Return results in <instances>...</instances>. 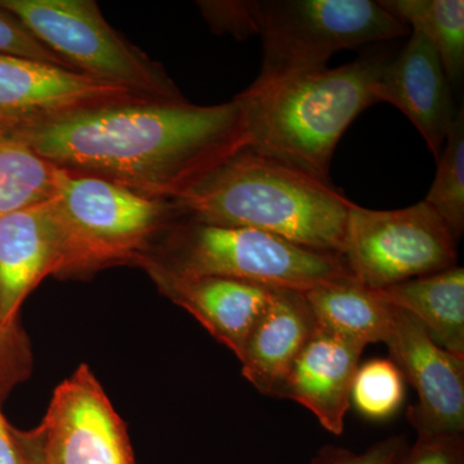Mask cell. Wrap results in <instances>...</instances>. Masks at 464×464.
<instances>
[{
  "label": "cell",
  "mask_w": 464,
  "mask_h": 464,
  "mask_svg": "<svg viewBox=\"0 0 464 464\" xmlns=\"http://www.w3.org/2000/svg\"><path fill=\"white\" fill-rule=\"evenodd\" d=\"M54 167L172 200L246 146V106L133 99L48 119L14 134Z\"/></svg>",
  "instance_id": "1"
},
{
  "label": "cell",
  "mask_w": 464,
  "mask_h": 464,
  "mask_svg": "<svg viewBox=\"0 0 464 464\" xmlns=\"http://www.w3.org/2000/svg\"><path fill=\"white\" fill-rule=\"evenodd\" d=\"M179 216L341 256L353 201L331 181L243 148L169 200Z\"/></svg>",
  "instance_id": "2"
},
{
  "label": "cell",
  "mask_w": 464,
  "mask_h": 464,
  "mask_svg": "<svg viewBox=\"0 0 464 464\" xmlns=\"http://www.w3.org/2000/svg\"><path fill=\"white\" fill-rule=\"evenodd\" d=\"M389 53L374 51L237 96L246 106V148L329 181L334 150L351 123L378 103Z\"/></svg>",
  "instance_id": "3"
},
{
  "label": "cell",
  "mask_w": 464,
  "mask_h": 464,
  "mask_svg": "<svg viewBox=\"0 0 464 464\" xmlns=\"http://www.w3.org/2000/svg\"><path fill=\"white\" fill-rule=\"evenodd\" d=\"M51 209L60 240L57 275L63 276L139 265L179 216L169 200L152 199L100 177L61 168Z\"/></svg>",
  "instance_id": "4"
},
{
  "label": "cell",
  "mask_w": 464,
  "mask_h": 464,
  "mask_svg": "<svg viewBox=\"0 0 464 464\" xmlns=\"http://www.w3.org/2000/svg\"><path fill=\"white\" fill-rule=\"evenodd\" d=\"M163 246L143 259L186 276H219L306 292L353 277L341 256L316 252L267 232L179 216Z\"/></svg>",
  "instance_id": "5"
},
{
  "label": "cell",
  "mask_w": 464,
  "mask_h": 464,
  "mask_svg": "<svg viewBox=\"0 0 464 464\" xmlns=\"http://www.w3.org/2000/svg\"><path fill=\"white\" fill-rule=\"evenodd\" d=\"M261 72L246 90L261 91L325 69L335 52L408 34L373 0H256Z\"/></svg>",
  "instance_id": "6"
},
{
  "label": "cell",
  "mask_w": 464,
  "mask_h": 464,
  "mask_svg": "<svg viewBox=\"0 0 464 464\" xmlns=\"http://www.w3.org/2000/svg\"><path fill=\"white\" fill-rule=\"evenodd\" d=\"M0 9L82 74L149 99H185L158 63L109 25L97 3L0 0Z\"/></svg>",
  "instance_id": "7"
},
{
  "label": "cell",
  "mask_w": 464,
  "mask_h": 464,
  "mask_svg": "<svg viewBox=\"0 0 464 464\" xmlns=\"http://www.w3.org/2000/svg\"><path fill=\"white\" fill-rule=\"evenodd\" d=\"M458 244L424 200L396 210L353 203L342 258L357 283L378 290L454 267Z\"/></svg>",
  "instance_id": "8"
},
{
  "label": "cell",
  "mask_w": 464,
  "mask_h": 464,
  "mask_svg": "<svg viewBox=\"0 0 464 464\" xmlns=\"http://www.w3.org/2000/svg\"><path fill=\"white\" fill-rule=\"evenodd\" d=\"M24 433L48 464H134L123 420L87 365L57 386L41 426Z\"/></svg>",
  "instance_id": "9"
},
{
  "label": "cell",
  "mask_w": 464,
  "mask_h": 464,
  "mask_svg": "<svg viewBox=\"0 0 464 464\" xmlns=\"http://www.w3.org/2000/svg\"><path fill=\"white\" fill-rule=\"evenodd\" d=\"M392 308L386 343L391 359L418 395L406 413L409 422L418 436L463 435L464 359L439 346L413 316Z\"/></svg>",
  "instance_id": "10"
},
{
  "label": "cell",
  "mask_w": 464,
  "mask_h": 464,
  "mask_svg": "<svg viewBox=\"0 0 464 464\" xmlns=\"http://www.w3.org/2000/svg\"><path fill=\"white\" fill-rule=\"evenodd\" d=\"M149 99L75 70L0 54V137L105 103Z\"/></svg>",
  "instance_id": "11"
},
{
  "label": "cell",
  "mask_w": 464,
  "mask_h": 464,
  "mask_svg": "<svg viewBox=\"0 0 464 464\" xmlns=\"http://www.w3.org/2000/svg\"><path fill=\"white\" fill-rule=\"evenodd\" d=\"M139 265L145 267L164 295L190 313L237 359L274 295V286L265 284L230 277L186 276L164 270L148 259Z\"/></svg>",
  "instance_id": "12"
},
{
  "label": "cell",
  "mask_w": 464,
  "mask_h": 464,
  "mask_svg": "<svg viewBox=\"0 0 464 464\" xmlns=\"http://www.w3.org/2000/svg\"><path fill=\"white\" fill-rule=\"evenodd\" d=\"M377 97L404 112L438 160L457 112L438 52L420 33H411L404 50L384 67Z\"/></svg>",
  "instance_id": "13"
},
{
  "label": "cell",
  "mask_w": 464,
  "mask_h": 464,
  "mask_svg": "<svg viewBox=\"0 0 464 464\" xmlns=\"http://www.w3.org/2000/svg\"><path fill=\"white\" fill-rule=\"evenodd\" d=\"M60 240L51 199L0 218V329L18 337L27 295L60 268Z\"/></svg>",
  "instance_id": "14"
},
{
  "label": "cell",
  "mask_w": 464,
  "mask_h": 464,
  "mask_svg": "<svg viewBox=\"0 0 464 464\" xmlns=\"http://www.w3.org/2000/svg\"><path fill=\"white\" fill-rule=\"evenodd\" d=\"M365 346L316 325L284 384L282 399L308 409L320 424L341 435L351 387Z\"/></svg>",
  "instance_id": "15"
},
{
  "label": "cell",
  "mask_w": 464,
  "mask_h": 464,
  "mask_svg": "<svg viewBox=\"0 0 464 464\" xmlns=\"http://www.w3.org/2000/svg\"><path fill=\"white\" fill-rule=\"evenodd\" d=\"M316 325L304 292L275 288L239 357L241 373L259 392L282 399L290 369Z\"/></svg>",
  "instance_id": "16"
},
{
  "label": "cell",
  "mask_w": 464,
  "mask_h": 464,
  "mask_svg": "<svg viewBox=\"0 0 464 464\" xmlns=\"http://www.w3.org/2000/svg\"><path fill=\"white\" fill-rule=\"evenodd\" d=\"M417 319L439 346L464 359V268H447L375 290Z\"/></svg>",
  "instance_id": "17"
},
{
  "label": "cell",
  "mask_w": 464,
  "mask_h": 464,
  "mask_svg": "<svg viewBox=\"0 0 464 464\" xmlns=\"http://www.w3.org/2000/svg\"><path fill=\"white\" fill-rule=\"evenodd\" d=\"M317 325L366 346L389 340L393 308L353 277L304 292Z\"/></svg>",
  "instance_id": "18"
},
{
  "label": "cell",
  "mask_w": 464,
  "mask_h": 464,
  "mask_svg": "<svg viewBox=\"0 0 464 464\" xmlns=\"http://www.w3.org/2000/svg\"><path fill=\"white\" fill-rule=\"evenodd\" d=\"M380 5L430 42L449 83L459 87L464 75L463 0H380Z\"/></svg>",
  "instance_id": "19"
},
{
  "label": "cell",
  "mask_w": 464,
  "mask_h": 464,
  "mask_svg": "<svg viewBox=\"0 0 464 464\" xmlns=\"http://www.w3.org/2000/svg\"><path fill=\"white\" fill-rule=\"evenodd\" d=\"M56 169L26 142L0 137V218L52 199Z\"/></svg>",
  "instance_id": "20"
},
{
  "label": "cell",
  "mask_w": 464,
  "mask_h": 464,
  "mask_svg": "<svg viewBox=\"0 0 464 464\" xmlns=\"http://www.w3.org/2000/svg\"><path fill=\"white\" fill-rule=\"evenodd\" d=\"M458 241L464 231V110L457 112L426 199Z\"/></svg>",
  "instance_id": "21"
},
{
  "label": "cell",
  "mask_w": 464,
  "mask_h": 464,
  "mask_svg": "<svg viewBox=\"0 0 464 464\" xmlns=\"http://www.w3.org/2000/svg\"><path fill=\"white\" fill-rule=\"evenodd\" d=\"M392 359H372L359 366L351 387V404L362 417L386 420L405 399V382Z\"/></svg>",
  "instance_id": "22"
},
{
  "label": "cell",
  "mask_w": 464,
  "mask_h": 464,
  "mask_svg": "<svg viewBox=\"0 0 464 464\" xmlns=\"http://www.w3.org/2000/svg\"><path fill=\"white\" fill-rule=\"evenodd\" d=\"M201 14L210 27L218 34H231L243 39L258 35L257 5L249 2H199Z\"/></svg>",
  "instance_id": "23"
},
{
  "label": "cell",
  "mask_w": 464,
  "mask_h": 464,
  "mask_svg": "<svg viewBox=\"0 0 464 464\" xmlns=\"http://www.w3.org/2000/svg\"><path fill=\"white\" fill-rule=\"evenodd\" d=\"M0 54L30 58L74 70L63 58L48 50L20 21L3 9H0Z\"/></svg>",
  "instance_id": "24"
},
{
  "label": "cell",
  "mask_w": 464,
  "mask_h": 464,
  "mask_svg": "<svg viewBox=\"0 0 464 464\" xmlns=\"http://www.w3.org/2000/svg\"><path fill=\"white\" fill-rule=\"evenodd\" d=\"M406 449L408 445L400 436L382 440L360 454L348 449L325 447L314 458L313 464H396Z\"/></svg>",
  "instance_id": "25"
},
{
  "label": "cell",
  "mask_w": 464,
  "mask_h": 464,
  "mask_svg": "<svg viewBox=\"0 0 464 464\" xmlns=\"http://www.w3.org/2000/svg\"><path fill=\"white\" fill-rule=\"evenodd\" d=\"M396 464H464L463 435L418 436Z\"/></svg>",
  "instance_id": "26"
},
{
  "label": "cell",
  "mask_w": 464,
  "mask_h": 464,
  "mask_svg": "<svg viewBox=\"0 0 464 464\" xmlns=\"http://www.w3.org/2000/svg\"><path fill=\"white\" fill-rule=\"evenodd\" d=\"M0 464H26L23 449L18 444L14 430L0 411Z\"/></svg>",
  "instance_id": "27"
},
{
  "label": "cell",
  "mask_w": 464,
  "mask_h": 464,
  "mask_svg": "<svg viewBox=\"0 0 464 464\" xmlns=\"http://www.w3.org/2000/svg\"><path fill=\"white\" fill-rule=\"evenodd\" d=\"M18 337L5 334L0 329V393L7 389L9 382L14 380V362H16Z\"/></svg>",
  "instance_id": "28"
},
{
  "label": "cell",
  "mask_w": 464,
  "mask_h": 464,
  "mask_svg": "<svg viewBox=\"0 0 464 464\" xmlns=\"http://www.w3.org/2000/svg\"><path fill=\"white\" fill-rule=\"evenodd\" d=\"M18 444L23 449L24 456H25L26 464H48L44 458L39 453L38 449L34 447L30 440L26 438L25 433L14 430Z\"/></svg>",
  "instance_id": "29"
}]
</instances>
